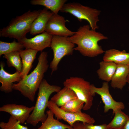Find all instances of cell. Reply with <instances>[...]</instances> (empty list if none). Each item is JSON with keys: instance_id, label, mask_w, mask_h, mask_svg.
I'll return each mask as SVG.
<instances>
[{"instance_id": "obj_17", "label": "cell", "mask_w": 129, "mask_h": 129, "mask_svg": "<svg viewBox=\"0 0 129 129\" xmlns=\"http://www.w3.org/2000/svg\"><path fill=\"white\" fill-rule=\"evenodd\" d=\"M103 59L104 61L113 62L117 64H129V53L125 50L110 49L105 52Z\"/></svg>"}, {"instance_id": "obj_27", "label": "cell", "mask_w": 129, "mask_h": 129, "mask_svg": "<svg viewBox=\"0 0 129 129\" xmlns=\"http://www.w3.org/2000/svg\"><path fill=\"white\" fill-rule=\"evenodd\" d=\"M82 129H108L107 124H103L100 125H94L93 124L82 123Z\"/></svg>"}, {"instance_id": "obj_19", "label": "cell", "mask_w": 129, "mask_h": 129, "mask_svg": "<svg viewBox=\"0 0 129 129\" xmlns=\"http://www.w3.org/2000/svg\"><path fill=\"white\" fill-rule=\"evenodd\" d=\"M77 98V96L73 90L64 86L52 97L50 100L60 107L69 101Z\"/></svg>"}, {"instance_id": "obj_29", "label": "cell", "mask_w": 129, "mask_h": 129, "mask_svg": "<svg viewBox=\"0 0 129 129\" xmlns=\"http://www.w3.org/2000/svg\"><path fill=\"white\" fill-rule=\"evenodd\" d=\"M121 129H129V119L124 126Z\"/></svg>"}, {"instance_id": "obj_31", "label": "cell", "mask_w": 129, "mask_h": 129, "mask_svg": "<svg viewBox=\"0 0 129 129\" xmlns=\"http://www.w3.org/2000/svg\"><path fill=\"white\" fill-rule=\"evenodd\" d=\"M108 129H113L108 128Z\"/></svg>"}, {"instance_id": "obj_8", "label": "cell", "mask_w": 129, "mask_h": 129, "mask_svg": "<svg viewBox=\"0 0 129 129\" xmlns=\"http://www.w3.org/2000/svg\"><path fill=\"white\" fill-rule=\"evenodd\" d=\"M48 108L53 113L57 119L63 120L71 127L77 121L92 124L95 122L93 118L84 113H73L65 112L50 100L48 102Z\"/></svg>"}, {"instance_id": "obj_13", "label": "cell", "mask_w": 129, "mask_h": 129, "mask_svg": "<svg viewBox=\"0 0 129 129\" xmlns=\"http://www.w3.org/2000/svg\"><path fill=\"white\" fill-rule=\"evenodd\" d=\"M3 63H0V82L2 85L0 87V90L5 93L11 92L13 89V83L19 82L22 79L21 72L16 71L14 73L11 74L6 71L4 69Z\"/></svg>"}, {"instance_id": "obj_5", "label": "cell", "mask_w": 129, "mask_h": 129, "mask_svg": "<svg viewBox=\"0 0 129 129\" xmlns=\"http://www.w3.org/2000/svg\"><path fill=\"white\" fill-rule=\"evenodd\" d=\"M60 11L71 14L80 22L83 20L87 21L92 30H96L99 28L97 23L101 12L100 10L74 2L65 3Z\"/></svg>"}, {"instance_id": "obj_22", "label": "cell", "mask_w": 129, "mask_h": 129, "mask_svg": "<svg viewBox=\"0 0 129 129\" xmlns=\"http://www.w3.org/2000/svg\"><path fill=\"white\" fill-rule=\"evenodd\" d=\"M122 110H118L114 113L113 119L107 124L108 128L121 129L125 125L129 119V116Z\"/></svg>"}, {"instance_id": "obj_24", "label": "cell", "mask_w": 129, "mask_h": 129, "mask_svg": "<svg viewBox=\"0 0 129 129\" xmlns=\"http://www.w3.org/2000/svg\"><path fill=\"white\" fill-rule=\"evenodd\" d=\"M24 47L22 44L14 40L12 42L8 43L0 41V56L6 53L23 50Z\"/></svg>"}, {"instance_id": "obj_15", "label": "cell", "mask_w": 129, "mask_h": 129, "mask_svg": "<svg viewBox=\"0 0 129 129\" xmlns=\"http://www.w3.org/2000/svg\"><path fill=\"white\" fill-rule=\"evenodd\" d=\"M116 71L111 81L113 88L122 90L127 83L129 64H117Z\"/></svg>"}, {"instance_id": "obj_10", "label": "cell", "mask_w": 129, "mask_h": 129, "mask_svg": "<svg viewBox=\"0 0 129 129\" xmlns=\"http://www.w3.org/2000/svg\"><path fill=\"white\" fill-rule=\"evenodd\" d=\"M69 21L58 14H54L48 22L45 31L52 35L68 37L72 36L75 32L71 31L65 25Z\"/></svg>"}, {"instance_id": "obj_26", "label": "cell", "mask_w": 129, "mask_h": 129, "mask_svg": "<svg viewBox=\"0 0 129 129\" xmlns=\"http://www.w3.org/2000/svg\"><path fill=\"white\" fill-rule=\"evenodd\" d=\"M2 129H29L27 126L22 125L15 118L11 116L7 122L0 123Z\"/></svg>"}, {"instance_id": "obj_2", "label": "cell", "mask_w": 129, "mask_h": 129, "mask_svg": "<svg viewBox=\"0 0 129 129\" xmlns=\"http://www.w3.org/2000/svg\"><path fill=\"white\" fill-rule=\"evenodd\" d=\"M48 56L47 52H42L38 58V63L32 71L16 83L13 85V90L19 91L32 102L34 100L36 92L48 68Z\"/></svg>"}, {"instance_id": "obj_3", "label": "cell", "mask_w": 129, "mask_h": 129, "mask_svg": "<svg viewBox=\"0 0 129 129\" xmlns=\"http://www.w3.org/2000/svg\"><path fill=\"white\" fill-rule=\"evenodd\" d=\"M61 89L60 87L51 85L46 80L43 79L38 88L36 102L33 110L26 122L35 126L39 122L43 123L47 117L45 111L48 108L49 97L54 92H57Z\"/></svg>"}, {"instance_id": "obj_4", "label": "cell", "mask_w": 129, "mask_h": 129, "mask_svg": "<svg viewBox=\"0 0 129 129\" xmlns=\"http://www.w3.org/2000/svg\"><path fill=\"white\" fill-rule=\"evenodd\" d=\"M41 10H30L13 19L8 25L0 31L1 37L13 38L18 40L26 37L30 32L32 23Z\"/></svg>"}, {"instance_id": "obj_14", "label": "cell", "mask_w": 129, "mask_h": 129, "mask_svg": "<svg viewBox=\"0 0 129 129\" xmlns=\"http://www.w3.org/2000/svg\"><path fill=\"white\" fill-rule=\"evenodd\" d=\"M54 14L45 7L41 10L39 15L32 23L29 32L30 34L34 35L44 32L48 22Z\"/></svg>"}, {"instance_id": "obj_1", "label": "cell", "mask_w": 129, "mask_h": 129, "mask_svg": "<svg viewBox=\"0 0 129 129\" xmlns=\"http://www.w3.org/2000/svg\"><path fill=\"white\" fill-rule=\"evenodd\" d=\"M88 25L80 27L67 40L77 46L74 48L82 55L90 57L97 56L105 52L98 44L100 41L107 39V37L95 30L90 29Z\"/></svg>"}, {"instance_id": "obj_7", "label": "cell", "mask_w": 129, "mask_h": 129, "mask_svg": "<svg viewBox=\"0 0 129 129\" xmlns=\"http://www.w3.org/2000/svg\"><path fill=\"white\" fill-rule=\"evenodd\" d=\"M67 38L56 35L52 36L50 47L53 51L54 56L49 66L51 74L57 70L58 64L63 57L73 54L75 44L69 41Z\"/></svg>"}, {"instance_id": "obj_25", "label": "cell", "mask_w": 129, "mask_h": 129, "mask_svg": "<svg viewBox=\"0 0 129 129\" xmlns=\"http://www.w3.org/2000/svg\"><path fill=\"white\" fill-rule=\"evenodd\" d=\"M84 104V102L77 98L69 101L60 108L66 112L77 113L82 112Z\"/></svg>"}, {"instance_id": "obj_28", "label": "cell", "mask_w": 129, "mask_h": 129, "mask_svg": "<svg viewBox=\"0 0 129 129\" xmlns=\"http://www.w3.org/2000/svg\"><path fill=\"white\" fill-rule=\"evenodd\" d=\"M82 123L80 122H76L73 124L71 128L69 129H82Z\"/></svg>"}, {"instance_id": "obj_9", "label": "cell", "mask_w": 129, "mask_h": 129, "mask_svg": "<svg viewBox=\"0 0 129 129\" xmlns=\"http://www.w3.org/2000/svg\"><path fill=\"white\" fill-rule=\"evenodd\" d=\"M91 91L94 96L96 93L99 95L104 104V112H107L110 109L113 111V114L117 111L124 109L125 106L121 102H118L113 98L109 91L108 82L102 83V86L100 88L96 87L93 84L91 85Z\"/></svg>"}, {"instance_id": "obj_21", "label": "cell", "mask_w": 129, "mask_h": 129, "mask_svg": "<svg viewBox=\"0 0 129 129\" xmlns=\"http://www.w3.org/2000/svg\"><path fill=\"white\" fill-rule=\"evenodd\" d=\"M66 0H32L31 4L34 5H39L44 6L50 10L54 14H58L65 3Z\"/></svg>"}, {"instance_id": "obj_6", "label": "cell", "mask_w": 129, "mask_h": 129, "mask_svg": "<svg viewBox=\"0 0 129 129\" xmlns=\"http://www.w3.org/2000/svg\"><path fill=\"white\" fill-rule=\"evenodd\" d=\"M91 85L83 78L78 77H70L63 82L64 86L73 90L78 98L84 102V110L90 109L93 104L94 96L91 92Z\"/></svg>"}, {"instance_id": "obj_12", "label": "cell", "mask_w": 129, "mask_h": 129, "mask_svg": "<svg viewBox=\"0 0 129 129\" xmlns=\"http://www.w3.org/2000/svg\"><path fill=\"white\" fill-rule=\"evenodd\" d=\"M34 108V106L29 107L22 105L7 104L1 107L0 111L9 113L21 124H23L26 122Z\"/></svg>"}, {"instance_id": "obj_11", "label": "cell", "mask_w": 129, "mask_h": 129, "mask_svg": "<svg viewBox=\"0 0 129 129\" xmlns=\"http://www.w3.org/2000/svg\"><path fill=\"white\" fill-rule=\"evenodd\" d=\"M53 36L45 32L30 38L25 37L18 40L25 48L31 49L38 51L50 47Z\"/></svg>"}, {"instance_id": "obj_30", "label": "cell", "mask_w": 129, "mask_h": 129, "mask_svg": "<svg viewBox=\"0 0 129 129\" xmlns=\"http://www.w3.org/2000/svg\"><path fill=\"white\" fill-rule=\"evenodd\" d=\"M127 83L128 84V89H129V71L127 78Z\"/></svg>"}, {"instance_id": "obj_18", "label": "cell", "mask_w": 129, "mask_h": 129, "mask_svg": "<svg viewBox=\"0 0 129 129\" xmlns=\"http://www.w3.org/2000/svg\"><path fill=\"white\" fill-rule=\"evenodd\" d=\"M97 73L99 79L108 82L111 81L116 71L117 64L112 62L102 61Z\"/></svg>"}, {"instance_id": "obj_20", "label": "cell", "mask_w": 129, "mask_h": 129, "mask_svg": "<svg viewBox=\"0 0 129 129\" xmlns=\"http://www.w3.org/2000/svg\"><path fill=\"white\" fill-rule=\"evenodd\" d=\"M47 118L41 125L37 129H69L72 127L62 123L54 118V114L50 110L46 112Z\"/></svg>"}, {"instance_id": "obj_23", "label": "cell", "mask_w": 129, "mask_h": 129, "mask_svg": "<svg viewBox=\"0 0 129 129\" xmlns=\"http://www.w3.org/2000/svg\"><path fill=\"white\" fill-rule=\"evenodd\" d=\"M3 57L6 59L9 67H13L15 68L16 71L21 72L22 64L19 51L6 54H4Z\"/></svg>"}, {"instance_id": "obj_16", "label": "cell", "mask_w": 129, "mask_h": 129, "mask_svg": "<svg viewBox=\"0 0 129 129\" xmlns=\"http://www.w3.org/2000/svg\"><path fill=\"white\" fill-rule=\"evenodd\" d=\"M38 52L32 49L27 48L19 51L22 64L21 72L22 79L28 75L32 66V63Z\"/></svg>"}]
</instances>
